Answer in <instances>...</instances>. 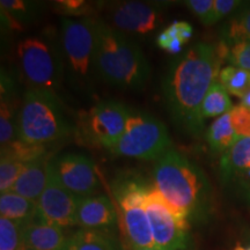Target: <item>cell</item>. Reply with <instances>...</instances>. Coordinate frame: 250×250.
Wrapping results in <instances>:
<instances>
[{"mask_svg": "<svg viewBox=\"0 0 250 250\" xmlns=\"http://www.w3.org/2000/svg\"><path fill=\"white\" fill-rule=\"evenodd\" d=\"M234 250H250V245L243 246V245H237Z\"/></svg>", "mask_w": 250, "mask_h": 250, "instance_id": "obj_36", "label": "cell"}, {"mask_svg": "<svg viewBox=\"0 0 250 250\" xmlns=\"http://www.w3.org/2000/svg\"><path fill=\"white\" fill-rule=\"evenodd\" d=\"M67 250H120L112 237L105 232L79 229L70 237Z\"/></svg>", "mask_w": 250, "mask_h": 250, "instance_id": "obj_23", "label": "cell"}, {"mask_svg": "<svg viewBox=\"0 0 250 250\" xmlns=\"http://www.w3.org/2000/svg\"><path fill=\"white\" fill-rule=\"evenodd\" d=\"M240 104L248 109V110H250V88L248 92H247L241 98V103H240Z\"/></svg>", "mask_w": 250, "mask_h": 250, "instance_id": "obj_35", "label": "cell"}, {"mask_svg": "<svg viewBox=\"0 0 250 250\" xmlns=\"http://www.w3.org/2000/svg\"><path fill=\"white\" fill-rule=\"evenodd\" d=\"M233 108L229 94L217 80L212 83L208 94L203 100L201 105V117L203 121H205L206 118H218L228 114Z\"/></svg>", "mask_w": 250, "mask_h": 250, "instance_id": "obj_21", "label": "cell"}, {"mask_svg": "<svg viewBox=\"0 0 250 250\" xmlns=\"http://www.w3.org/2000/svg\"><path fill=\"white\" fill-rule=\"evenodd\" d=\"M14 94H1L0 99V144L1 148L18 138V117L15 110Z\"/></svg>", "mask_w": 250, "mask_h": 250, "instance_id": "obj_22", "label": "cell"}, {"mask_svg": "<svg viewBox=\"0 0 250 250\" xmlns=\"http://www.w3.org/2000/svg\"><path fill=\"white\" fill-rule=\"evenodd\" d=\"M221 36L227 46L243 41H250V5L243 7L228 21Z\"/></svg>", "mask_w": 250, "mask_h": 250, "instance_id": "obj_24", "label": "cell"}, {"mask_svg": "<svg viewBox=\"0 0 250 250\" xmlns=\"http://www.w3.org/2000/svg\"><path fill=\"white\" fill-rule=\"evenodd\" d=\"M58 4L59 8L65 14L83 15L89 11V5L83 0H66V1H58Z\"/></svg>", "mask_w": 250, "mask_h": 250, "instance_id": "obj_33", "label": "cell"}, {"mask_svg": "<svg viewBox=\"0 0 250 250\" xmlns=\"http://www.w3.org/2000/svg\"><path fill=\"white\" fill-rule=\"evenodd\" d=\"M61 43L65 72L78 89L89 87L93 73H96L94 65L95 19H62Z\"/></svg>", "mask_w": 250, "mask_h": 250, "instance_id": "obj_6", "label": "cell"}, {"mask_svg": "<svg viewBox=\"0 0 250 250\" xmlns=\"http://www.w3.org/2000/svg\"><path fill=\"white\" fill-rule=\"evenodd\" d=\"M250 166V137L237 138L225 152L220 161V176L224 183L235 182Z\"/></svg>", "mask_w": 250, "mask_h": 250, "instance_id": "obj_17", "label": "cell"}, {"mask_svg": "<svg viewBox=\"0 0 250 250\" xmlns=\"http://www.w3.org/2000/svg\"><path fill=\"white\" fill-rule=\"evenodd\" d=\"M221 56L208 43H198L171 62L162 81V93L175 123L192 136L204 129L201 105L220 72Z\"/></svg>", "mask_w": 250, "mask_h": 250, "instance_id": "obj_1", "label": "cell"}, {"mask_svg": "<svg viewBox=\"0 0 250 250\" xmlns=\"http://www.w3.org/2000/svg\"><path fill=\"white\" fill-rule=\"evenodd\" d=\"M226 59L233 66L250 71V41H243L228 46Z\"/></svg>", "mask_w": 250, "mask_h": 250, "instance_id": "obj_29", "label": "cell"}, {"mask_svg": "<svg viewBox=\"0 0 250 250\" xmlns=\"http://www.w3.org/2000/svg\"><path fill=\"white\" fill-rule=\"evenodd\" d=\"M37 203L31 202L13 191L0 196V217L24 224L36 217Z\"/></svg>", "mask_w": 250, "mask_h": 250, "instance_id": "obj_19", "label": "cell"}, {"mask_svg": "<svg viewBox=\"0 0 250 250\" xmlns=\"http://www.w3.org/2000/svg\"><path fill=\"white\" fill-rule=\"evenodd\" d=\"M239 137L232 126L229 112L215 118L206 133L208 146L214 153H225L232 147Z\"/></svg>", "mask_w": 250, "mask_h": 250, "instance_id": "obj_20", "label": "cell"}, {"mask_svg": "<svg viewBox=\"0 0 250 250\" xmlns=\"http://www.w3.org/2000/svg\"><path fill=\"white\" fill-rule=\"evenodd\" d=\"M51 164L62 186L79 198L92 196L100 187L95 166L87 155L66 153L52 159Z\"/></svg>", "mask_w": 250, "mask_h": 250, "instance_id": "obj_12", "label": "cell"}, {"mask_svg": "<svg viewBox=\"0 0 250 250\" xmlns=\"http://www.w3.org/2000/svg\"><path fill=\"white\" fill-rule=\"evenodd\" d=\"M24 164L13 159L1 156L0 161V191L1 193L11 192L14 184L24 169Z\"/></svg>", "mask_w": 250, "mask_h": 250, "instance_id": "obj_28", "label": "cell"}, {"mask_svg": "<svg viewBox=\"0 0 250 250\" xmlns=\"http://www.w3.org/2000/svg\"><path fill=\"white\" fill-rule=\"evenodd\" d=\"M73 132V124L57 94L50 90H28L19 109V139L34 145H46Z\"/></svg>", "mask_w": 250, "mask_h": 250, "instance_id": "obj_4", "label": "cell"}, {"mask_svg": "<svg viewBox=\"0 0 250 250\" xmlns=\"http://www.w3.org/2000/svg\"><path fill=\"white\" fill-rule=\"evenodd\" d=\"M146 211L151 224L154 248L158 250H188L189 221L175 213L154 187H151L148 190Z\"/></svg>", "mask_w": 250, "mask_h": 250, "instance_id": "obj_9", "label": "cell"}, {"mask_svg": "<svg viewBox=\"0 0 250 250\" xmlns=\"http://www.w3.org/2000/svg\"><path fill=\"white\" fill-rule=\"evenodd\" d=\"M0 250H24L22 224L0 217Z\"/></svg>", "mask_w": 250, "mask_h": 250, "instance_id": "obj_27", "label": "cell"}, {"mask_svg": "<svg viewBox=\"0 0 250 250\" xmlns=\"http://www.w3.org/2000/svg\"><path fill=\"white\" fill-rule=\"evenodd\" d=\"M46 154L48 152H46L45 145H34V144L24 143L20 139H17L8 146L1 148V156L13 159L24 165Z\"/></svg>", "mask_w": 250, "mask_h": 250, "instance_id": "obj_26", "label": "cell"}, {"mask_svg": "<svg viewBox=\"0 0 250 250\" xmlns=\"http://www.w3.org/2000/svg\"><path fill=\"white\" fill-rule=\"evenodd\" d=\"M24 250H67L68 241L62 228L49 224L36 214L22 224Z\"/></svg>", "mask_w": 250, "mask_h": 250, "instance_id": "obj_14", "label": "cell"}, {"mask_svg": "<svg viewBox=\"0 0 250 250\" xmlns=\"http://www.w3.org/2000/svg\"><path fill=\"white\" fill-rule=\"evenodd\" d=\"M94 65L102 80L124 90H142L149 79V65L142 49L100 19H95Z\"/></svg>", "mask_w": 250, "mask_h": 250, "instance_id": "obj_3", "label": "cell"}, {"mask_svg": "<svg viewBox=\"0 0 250 250\" xmlns=\"http://www.w3.org/2000/svg\"><path fill=\"white\" fill-rule=\"evenodd\" d=\"M115 206L107 196H89L81 198L77 211V225L81 229L102 230L116 224Z\"/></svg>", "mask_w": 250, "mask_h": 250, "instance_id": "obj_15", "label": "cell"}, {"mask_svg": "<svg viewBox=\"0 0 250 250\" xmlns=\"http://www.w3.org/2000/svg\"><path fill=\"white\" fill-rule=\"evenodd\" d=\"M151 187L140 181H124L115 188L124 232L133 248H153L151 224L146 211V198Z\"/></svg>", "mask_w": 250, "mask_h": 250, "instance_id": "obj_8", "label": "cell"}, {"mask_svg": "<svg viewBox=\"0 0 250 250\" xmlns=\"http://www.w3.org/2000/svg\"><path fill=\"white\" fill-rule=\"evenodd\" d=\"M41 5L26 0H1L0 13L1 23L7 29L21 30L22 24L33 20L39 14Z\"/></svg>", "mask_w": 250, "mask_h": 250, "instance_id": "obj_18", "label": "cell"}, {"mask_svg": "<svg viewBox=\"0 0 250 250\" xmlns=\"http://www.w3.org/2000/svg\"><path fill=\"white\" fill-rule=\"evenodd\" d=\"M241 1H236V0H214L213 9H212V14L210 19V24H214L226 18L227 15L233 13L236 8L241 6Z\"/></svg>", "mask_w": 250, "mask_h": 250, "instance_id": "obj_32", "label": "cell"}, {"mask_svg": "<svg viewBox=\"0 0 250 250\" xmlns=\"http://www.w3.org/2000/svg\"><path fill=\"white\" fill-rule=\"evenodd\" d=\"M80 199L61 183L50 160L44 191L37 203V213L40 217L61 228L74 226L77 225V211Z\"/></svg>", "mask_w": 250, "mask_h": 250, "instance_id": "obj_11", "label": "cell"}, {"mask_svg": "<svg viewBox=\"0 0 250 250\" xmlns=\"http://www.w3.org/2000/svg\"><path fill=\"white\" fill-rule=\"evenodd\" d=\"M111 27L125 35L145 36L161 22L158 6L143 1H125L115 5L110 11Z\"/></svg>", "mask_w": 250, "mask_h": 250, "instance_id": "obj_13", "label": "cell"}, {"mask_svg": "<svg viewBox=\"0 0 250 250\" xmlns=\"http://www.w3.org/2000/svg\"><path fill=\"white\" fill-rule=\"evenodd\" d=\"M153 187L171 210L188 221L208 211L211 195L208 177L198 166L173 148L156 161Z\"/></svg>", "mask_w": 250, "mask_h": 250, "instance_id": "obj_2", "label": "cell"}, {"mask_svg": "<svg viewBox=\"0 0 250 250\" xmlns=\"http://www.w3.org/2000/svg\"><path fill=\"white\" fill-rule=\"evenodd\" d=\"M130 115L129 109L115 100L99 102L83 118L85 137L90 144L110 149L126 131Z\"/></svg>", "mask_w": 250, "mask_h": 250, "instance_id": "obj_10", "label": "cell"}, {"mask_svg": "<svg viewBox=\"0 0 250 250\" xmlns=\"http://www.w3.org/2000/svg\"><path fill=\"white\" fill-rule=\"evenodd\" d=\"M170 148L171 140L161 121L148 114L131 111L126 131L110 151L117 156L158 161Z\"/></svg>", "mask_w": 250, "mask_h": 250, "instance_id": "obj_7", "label": "cell"}, {"mask_svg": "<svg viewBox=\"0 0 250 250\" xmlns=\"http://www.w3.org/2000/svg\"><path fill=\"white\" fill-rule=\"evenodd\" d=\"M18 58L29 89L56 93L65 73L61 41L48 33L28 37L18 45Z\"/></svg>", "mask_w": 250, "mask_h": 250, "instance_id": "obj_5", "label": "cell"}, {"mask_svg": "<svg viewBox=\"0 0 250 250\" xmlns=\"http://www.w3.org/2000/svg\"><path fill=\"white\" fill-rule=\"evenodd\" d=\"M235 182L237 183V186L240 187V189L246 193L247 198L250 199V166L241 175H240V177L235 181Z\"/></svg>", "mask_w": 250, "mask_h": 250, "instance_id": "obj_34", "label": "cell"}, {"mask_svg": "<svg viewBox=\"0 0 250 250\" xmlns=\"http://www.w3.org/2000/svg\"><path fill=\"white\" fill-rule=\"evenodd\" d=\"M129 250H158L156 248H133V247H129Z\"/></svg>", "mask_w": 250, "mask_h": 250, "instance_id": "obj_37", "label": "cell"}, {"mask_svg": "<svg viewBox=\"0 0 250 250\" xmlns=\"http://www.w3.org/2000/svg\"><path fill=\"white\" fill-rule=\"evenodd\" d=\"M184 4L205 26L210 24L214 0H188L184 1Z\"/></svg>", "mask_w": 250, "mask_h": 250, "instance_id": "obj_31", "label": "cell"}, {"mask_svg": "<svg viewBox=\"0 0 250 250\" xmlns=\"http://www.w3.org/2000/svg\"><path fill=\"white\" fill-rule=\"evenodd\" d=\"M49 162V155L46 154L29 164H26L12 191L31 202L39 203L48 179Z\"/></svg>", "mask_w": 250, "mask_h": 250, "instance_id": "obj_16", "label": "cell"}, {"mask_svg": "<svg viewBox=\"0 0 250 250\" xmlns=\"http://www.w3.org/2000/svg\"><path fill=\"white\" fill-rule=\"evenodd\" d=\"M232 126L239 138L250 137V110L239 104L229 111Z\"/></svg>", "mask_w": 250, "mask_h": 250, "instance_id": "obj_30", "label": "cell"}, {"mask_svg": "<svg viewBox=\"0 0 250 250\" xmlns=\"http://www.w3.org/2000/svg\"><path fill=\"white\" fill-rule=\"evenodd\" d=\"M218 81L228 94L241 99L250 88V71L228 65L219 72Z\"/></svg>", "mask_w": 250, "mask_h": 250, "instance_id": "obj_25", "label": "cell"}]
</instances>
